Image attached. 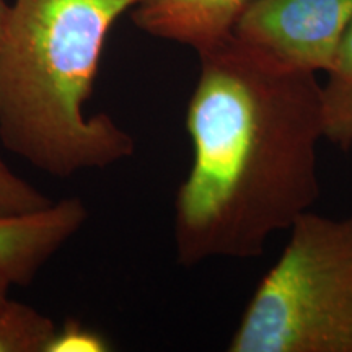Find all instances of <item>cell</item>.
Instances as JSON below:
<instances>
[{"instance_id": "obj_4", "label": "cell", "mask_w": 352, "mask_h": 352, "mask_svg": "<svg viewBox=\"0 0 352 352\" xmlns=\"http://www.w3.org/2000/svg\"><path fill=\"white\" fill-rule=\"evenodd\" d=\"M352 21V0H256L232 38L263 59L303 72H328Z\"/></svg>"}, {"instance_id": "obj_12", "label": "cell", "mask_w": 352, "mask_h": 352, "mask_svg": "<svg viewBox=\"0 0 352 352\" xmlns=\"http://www.w3.org/2000/svg\"><path fill=\"white\" fill-rule=\"evenodd\" d=\"M8 8H10V6H8L6 0H0V36H2L3 25H6V20H7V15H8Z\"/></svg>"}, {"instance_id": "obj_5", "label": "cell", "mask_w": 352, "mask_h": 352, "mask_svg": "<svg viewBox=\"0 0 352 352\" xmlns=\"http://www.w3.org/2000/svg\"><path fill=\"white\" fill-rule=\"evenodd\" d=\"M87 219L88 210L78 197L52 201L30 214L0 215V272L13 285H28Z\"/></svg>"}, {"instance_id": "obj_6", "label": "cell", "mask_w": 352, "mask_h": 352, "mask_svg": "<svg viewBox=\"0 0 352 352\" xmlns=\"http://www.w3.org/2000/svg\"><path fill=\"white\" fill-rule=\"evenodd\" d=\"M256 0H142L132 20L151 36L192 47L197 54L232 36L241 15Z\"/></svg>"}, {"instance_id": "obj_8", "label": "cell", "mask_w": 352, "mask_h": 352, "mask_svg": "<svg viewBox=\"0 0 352 352\" xmlns=\"http://www.w3.org/2000/svg\"><path fill=\"white\" fill-rule=\"evenodd\" d=\"M56 331L36 308L12 298L0 305V352H46Z\"/></svg>"}, {"instance_id": "obj_11", "label": "cell", "mask_w": 352, "mask_h": 352, "mask_svg": "<svg viewBox=\"0 0 352 352\" xmlns=\"http://www.w3.org/2000/svg\"><path fill=\"white\" fill-rule=\"evenodd\" d=\"M12 280L8 279V277L3 274V272H0V305H2L3 302H7L8 298V292H10V287H12Z\"/></svg>"}, {"instance_id": "obj_2", "label": "cell", "mask_w": 352, "mask_h": 352, "mask_svg": "<svg viewBox=\"0 0 352 352\" xmlns=\"http://www.w3.org/2000/svg\"><path fill=\"white\" fill-rule=\"evenodd\" d=\"M142 0H15L0 36V142L54 178L129 158L134 139L85 116L104 43Z\"/></svg>"}, {"instance_id": "obj_1", "label": "cell", "mask_w": 352, "mask_h": 352, "mask_svg": "<svg viewBox=\"0 0 352 352\" xmlns=\"http://www.w3.org/2000/svg\"><path fill=\"white\" fill-rule=\"evenodd\" d=\"M186 129L192 165L175 202L176 258L261 256L320 197L316 74L280 67L232 36L199 54Z\"/></svg>"}, {"instance_id": "obj_13", "label": "cell", "mask_w": 352, "mask_h": 352, "mask_svg": "<svg viewBox=\"0 0 352 352\" xmlns=\"http://www.w3.org/2000/svg\"><path fill=\"white\" fill-rule=\"evenodd\" d=\"M349 151H352V145H351V148H349Z\"/></svg>"}, {"instance_id": "obj_10", "label": "cell", "mask_w": 352, "mask_h": 352, "mask_svg": "<svg viewBox=\"0 0 352 352\" xmlns=\"http://www.w3.org/2000/svg\"><path fill=\"white\" fill-rule=\"evenodd\" d=\"M108 341L94 329L83 327L80 321L69 320L63 329H57L46 352H103Z\"/></svg>"}, {"instance_id": "obj_3", "label": "cell", "mask_w": 352, "mask_h": 352, "mask_svg": "<svg viewBox=\"0 0 352 352\" xmlns=\"http://www.w3.org/2000/svg\"><path fill=\"white\" fill-rule=\"evenodd\" d=\"M289 230L227 349L352 352V215L305 212Z\"/></svg>"}, {"instance_id": "obj_9", "label": "cell", "mask_w": 352, "mask_h": 352, "mask_svg": "<svg viewBox=\"0 0 352 352\" xmlns=\"http://www.w3.org/2000/svg\"><path fill=\"white\" fill-rule=\"evenodd\" d=\"M51 199L15 173L0 153V215H20L44 209Z\"/></svg>"}, {"instance_id": "obj_7", "label": "cell", "mask_w": 352, "mask_h": 352, "mask_svg": "<svg viewBox=\"0 0 352 352\" xmlns=\"http://www.w3.org/2000/svg\"><path fill=\"white\" fill-rule=\"evenodd\" d=\"M328 82L321 85L324 139L351 148L352 145V21L342 34Z\"/></svg>"}]
</instances>
